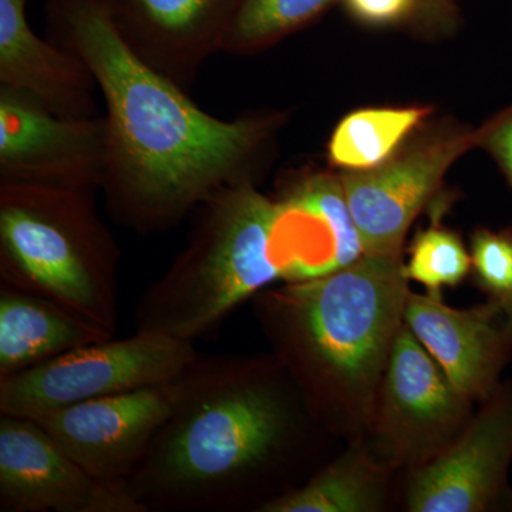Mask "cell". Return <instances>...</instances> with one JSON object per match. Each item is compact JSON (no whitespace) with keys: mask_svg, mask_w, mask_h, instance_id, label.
I'll list each match as a JSON object with an SVG mask.
<instances>
[{"mask_svg":"<svg viewBox=\"0 0 512 512\" xmlns=\"http://www.w3.org/2000/svg\"><path fill=\"white\" fill-rule=\"evenodd\" d=\"M473 148L477 128H437L407 141L379 167L339 174L365 254L402 255L417 215L451 165Z\"/></svg>","mask_w":512,"mask_h":512,"instance_id":"obj_8","label":"cell"},{"mask_svg":"<svg viewBox=\"0 0 512 512\" xmlns=\"http://www.w3.org/2000/svg\"><path fill=\"white\" fill-rule=\"evenodd\" d=\"M104 168V117H62L35 97L0 86V181L96 191Z\"/></svg>","mask_w":512,"mask_h":512,"instance_id":"obj_9","label":"cell"},{"mask_svg":"<svg viewBox=\"0 0 512 512\" xmlns=\"http://www.w3.org/2000/svg\"><path fill=\"white\" fill-rule=\"evenodd\" d=\"M512 460V386L497 387L460 436L413 468L407 511L481 512L500 500Z\"/></svg>","mask_w":512,"mask_h":512,"instance_id":"obj_11","label":"cell"},{"mask_svg":"<svg viewBox=\"0 0 512 512\" xmlns=\"http://www.w3.org/2000/svg\"><path fill=\"white\" fill-rule=\"evenodd\" d=\"M120 258L94 191L0 181V284L59 303L116 336Z\"/></svg>","mask_w":512,"mask_h":512,"instance_id":"obj_5","label":"cell"},{"mask_svg":"<svg viewBox=\"0 0 512 512\" xmlns=\"http://www.w3.org/2000/svg\"><path fill=\"white\" fill-rule=\"evenodd\" d=\"M403 265L402 255L365 254L339 271L252 298L274 356L326 430L372 427L410 295Z\"/></svg>","mask_w":512,"mask_h":512,"instance_id":"obj_3","label":"cell"},{"mask_svg":"<svg viewBox=\"0 0 512 512\" xmlns=\"http://www.w3.org/2000/svg\"><path fill=\"white\" fill-rule=\"evenodd\" d=\"M412 28L429 36H450L460 23L456 0H417Z\"/></svg>","mask_w":512,"mask_h":512,"instance_id":"obj_24","label":"cell"},{"mask_svg":"<svg viewBox=\"0 0 512 512\" xmlns=\"http://www.w3.org/2000/svg\"><path fill=\"white\" fill-rule=\"evenodd\" d=\"M404 325L471 402H484L497 389L512 349V316L498 303L456 309L441 296L410 292Z\"/></svg>","mask_w":512,"mask_h":512,"instance_id":"obj_14","label":"cell"},{"mask_svg":"<svg viewBox=\"0 0 512 512\" xmlns=\"http://www.w3.org/2000/svg\"><path fill=\"white\" fill-rule=\"evenodd\" d=\"M113 338L59 303L0 284V377Z\"/></svg>","mask_w":512,"mask_h":512,"instance_id":"obj_16","label":"cell"},{"mask_svg":"<svg viewBox=\"0 0 512 512\" xmlns=\"http://www.w3.org/2000/svg\"><path fill=\"white\" fill-rule=\"evenodd\" d=\"M433 113L427 106L370 107L339 121L328 144L332 167L342 173L372 170L389 161Z\"/></svg>","mask_w":512,"mask_h":512,"instance_id":"obj_18","label":"cell"},{"mask_svg":"<svg viewBox=\"0 0 512 512\" xmlns=\"http://www.w3.org/2000/svg\"><path fill=\"white\" fill-rule=\"evenodd\" d=\"M0 511L146 512L126 483L94 477L36 420L0 414Z\"/></svg>","mask_w":512,"mask_h":512,"instance_id":"obj_10","label":"cell"},{"mask_svg":"<svg viewBox=\"0 0 512 512\" xmlns=\"http://www.w3.org/2000/svg\"><path fill=\"white\" fill-rule=\"evenodd\" d=\"M477 148H483L512 187V103L477 128Z\"/></svg>","mask_w":512,"mask_h":512,"instance_id":"obj_23","label":"cell"},{"mask_svg":"<svg viewBox=\"0 0 512 512\" xmlns=\"http://www.w3.org/2000/svg\"><path fill=\"white\" fill-rule=\"evenodd\" d=\"M390 468L357 446L305 483L265 505L261 512H376L386 500Z\"/></svg>","mask_w":512,"mask_h":512,"instance_id":"obj_17","label":"cell"},{"mask_svg":"<svg viewBox=\"0 0 512 512\" xmlns=\"http://www.w3.org/2000/svg\"><path fill=\"white\" fill-rule=\"evenodd\" d=\"M471 404L403 325L384 370L370 427L377 460L387 468L430 463L460 436L471 419Z\"/></svg>","mask_w":512,"mask_h":512,"instance_id":"obj_7","label":"cell"},{"mask_svg":"<svg viewBox=\"0 0 512 512\" xmlns=\"http://www.w3.org/2000/svg\"><path fill=\"white\" fill-rule=\"evenodd\" d=\"M198 355L194 343L134 332L0 377V414L39 420L73 404L173 382Z\"/></svg>","mask_w":512,"mask_h":512,"instance_id":"obj_6","label":"cell"},{"mask_svg":"<svg viewBox=\"0 0 512 512\" xmlns=\"http://www.w3.org/2000/svg\"><path fill=\"white\" fill-rule=\"evenodd\" d=\"M340 0H241L222 52L254 55L312 25Z\"/></svg>","mask_w":512,"mask_h":512,"instance_id":"obj_19","label":"cell"},{"mask_svg":"<svg viewBox=\"0 0 512 512\" xmlns=\"http://www.w3.org/2000/svg\"><path fill=\"white\" fill-rule=\"evenodd\" d=\"M471 271L481 291L512 316V231L477 229L471 235Z\"/></svg>","mask_w":512,"mask_h":512,"instance_id":"obj_21","label":"cell"},{"mask_svg":"<svg viewBox=\"0 0 512 512\" xmlns=\"http://www.w3.org/2000/svg\"><path fill=\"white\" fill-rule=\"evenodd\" d=\"M315 419L274 355H198L126 487L146 512H261L296 488Z\"/></svg>","mask_w":512,"mask_h":512,"instance_id":"obj_2","label":"cell"},{"mask_svg":"<svg viewBox=\"0 0 512 512\" xmlns=\"http://www.w3.org/2000/svg\"><path fill=\"white\" fill-rule=\"evenodd\" d=\"M407 281L419 282L433 296L460 285L471 272L470 251L456 232L433 224L414 237L403 265Z\"/></svg>","mask_w":512,"mask_h":512,"instance_id":"obj_20","label":"cell"},{"mask_svg":"<svg viewBox=\"0 0 512 512\" xmlns=\"http://www.w3.org/2000/svg\"><path fill=\"white\" fill-rule=\"evenodd\" d=\"M47 16L56 45L83 60L106 103L101 190L114 220L157 234L222 188L255 183L284 114L205 113L127 46L106 0H52Z\"/></svg>","mask_w":512,"mask_h":512,"instance_id":"obj_1","label":"cell"},{"mask_svg":"<svg viewBox=\"0 0 512 512\" xmlns=\"http://www.w3.org/2000/svg\"><path fill=\"white\" fill-rule=\"evenodd\" d=\"M127 46L187 89L205 60L222 52L241 0H106Z\"/></svg>","mask_w":512,"mask_h":512,"instance_id":"obj_13","label":"cell"},{"mask_svg":"<svg viewBox=\"0 0 512 512\" xmlns=\"http://www.w3.org/2000/svg\"><path fill=\"white\" fill-rule=\"evenodd\" d=\"M174 380L73 404L36 420L94 477L126 483L173 409Z\"/></svg>","mask_w":512,"mask_h":512,"instance_id":"obj_12","label":"cell"},{"mask_svg":"<svg viewBox=\"0 0 512 512\" xmlns=\"http://www.w3.org/2000/svg\"><path fill=\"white\" fill-rule=\"evenodd\" d=\"M195 214L183 251L138 298L136 332L195 345L276 282L330 272L332 251L322 221L279 195L266 197L255 183L222 188Z\"/></svg>","mask_w":512,"mask_h":512,"instance_id":"obj_4","label":"cell"},{"mask_svg":"<svg viewBox=\"0 0 512 512\" xmlns=\"http://www.w3.org/2000/svg\"><path fill=\"white\" fill-rule=\"evenodd\" d=\"M26 5L28 0H0V86L29 94L62 117H99L89 67L70 50L40 39L26 19Z\"/></svg>","mask_w":512,"mask_h":512,"instance_id":"obj_15","label":"cell"},{"mask_svg":"<svg viewBox=\"0 0 512 512\" xmlns=\"http://www.w3.org/2000/svg\"><path fill=\"white\" fill-rule=\"evenodd\" d=\"M357 22L375 28L413 26L417 0H340Z\"/></svg>","mask_w":512,"mask_h":512,"instance_id":"obj_22","label":"cell"}]
</instances>
